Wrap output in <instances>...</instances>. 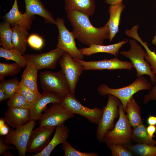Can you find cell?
I'll return each instance as SVG.
<instances>
[{
    "label": "cell",
    "mask_w": 156,
    "mask_h": 156,
    "mask_svg": "<svg viewBox=\"0 0 156 156\" xmlns=\"http://www.w3.org/2000/svg\"><path fill=\"white\" fill-rule=\"evenodd\" d=\"M107 105L103 108L102 118L98 125L96 132L97 139L100 142H103L105 134L114 127V121L119 116L118 106L121 103L115 96L108 94Z\"/></svg>",
    "instance_id": "cell-5"
},
{
    "label": "cell",
    "mask_w": 156,
    "mask_h": 156,
    "mask_svg": "<svg viewBox=\"0 0 156 156\" xmlns=\"http://www.w3.org/2000/svg\"><path fill=\"white\" fill-rule=\"evenodd\" d=\"M155 101H156V100Z\"/></svg>",
    "instance_id": "cell-49"
},
{
    "label": "cell",
    "mask_w": 156,
    "mask_h": 156,
    "mask_svg": "<svg viewBox=\"0 0 156 156\" xmlns=\"http://www.w3.org/2000/svg\"><path fill=\"white\" fill-rule=\"evenodd\" d=\"M126 112L127 118L133 128L143 124L140 107L133 96L127 104Z\"/></svg>",
    "instance_id": "cell-24"
},
{
    "label": "cell",
    "mask_w": 156,
    "mask_h": 156,
    "mask_svg": "<svg viewBox=\"0 0 156 156\" xmlns=\"http://www.w3.org/2000/svg\"><path fill=\"white\" fill-rule=\"evenodd\" d=\"M73 59L81 65L83 70H131L133 67L131 62L122 61L116 57L110 59H105L89 61H84L82 59Z\"/></svg>",
    "instance_id": "cell-13"
},
{
    "label": "cell",
    "mask_w": 156,
    "mask_h": 156,
    "mask_svg": "<svg viewBox=\"0 0 156 156\" xmlns=\"http://www.w3.org/2000/svg\"><path fill=\"white\" fill-rule=\"evenodd\" d=\"M123 0H105V3L110 5H116L122 2Z\"/></svg>",
    "instance_id": "cell-43"
},
{
    "label": "cell",
    "mask_w": 156,
    "mask_h": 156,
    "mask_svg": "<svg viewBox=\"0 0 156 156\" xmlns=\"http://www.w3.org/2000/svg\"><path fill=\"white\" fill-rule=\"evenodd\" d=\"M64 52L56 48L50 51L38 54H24L27 65L32 66L38 71L44 69H55Z\"/></svg>",
    "instance_id": "cell-12"
},
{
    "label": "cell",
    "mask_w": 156,
    "mask_h": 156,
    "mask_svg": "<svg viewBox=\"0 0 156 156\" xmlns=\"http://www.w3.org/2000/svg\"><path fill=\"white\" fill-rule=\"evenodd\" d=\"M112 156H133V153L124 146L120 144H106Z\"/></svg>",
    "instance_id": "cell-36"
},
{
    "label": "cell",
    "mask_w": 156,
    "mask_h": 156,
    "mask_svg": "<svg viewBox=\"0 0 156 156\" xmlns=\"http://www.w3.org/2000/svg\"><path fill=\"white\" fill-rule=\"evenodd\" d=\"M35 121L30 120L25 125L11 130L3 139L4 142L7 144L14 145L20 156H25L26 147L31 133L36 123Z\"/></svg>",
    "instance_id": "cell-9"
},
{
    "label": "cell",
    "mask_w": 156,
    "mask_h": 156,
    "mask_svg": "<svg viewBox=\"0 0 156 156\" xmlns=\"http://www.w3.org/2000/svg\"><path fill=\"white\" fill-rule=\"evenodd\" d=\"M38 71L33 66L27 65L22 75L21 81L31 90L39 93L37 84Z\"/></svg>",
    "instance_id": "cell-25"
},
{
    "label": "cell",
    "mask_w": 156,
    "mask_h": 156,
    "mask_svg": "<svg viewBox=\"0 0 156 156\" xmlns=\"http://www.w3.org/2000/svg\"><path fill=\"white\" fill-rule=\"evenodd\" d=\"M12 28L10 24L5 21L0 25V44L3 48L8 49H14L12 42Z\"/></svg>",
    "instance_id": "cell-29"
},
{
    "label": "cell",
    "mask_w": 156,
    "mask_h": 156,
    "mask_svg": "<svg viewBox=\"0 0 156 156\" xmlns=\"http://www.w3.org/2000/svg\"><path fill=\"white\" fill-rule=\"evenodd\" d=\"M60 103L74 114L83 116L90 123L97 125L102 118V109L96 107L90 108L83 105L77 100L75 94L70 92L62 97Z\"/></svg>",
    "instance_id": "cell-7"
},
{
    "label": "cell",
    "mask_w": 156,
    "mask_h": 156,
    "mask_svg": "<svg viewBox=\"0 0 156 156\" xmlns=\"http://www.w3.org/2000/svg\"></svg>",
    "instance_id": "cell-48"
},
{
    "label": "cell",
    "mask_w": 156,
    "mask_h": 156,
    "mask_svg": "<svg viewBox=\"0 0 156 156\" xmlns=\"http://www.w3.org/2000/svg\"><path fill=\"white\" fill-rule=\"evenodd\" d=\"M155 34L156 35V32H155Z\"/></svg>",
    "instance_id": "cell-47"
},
{
    "label": "cell",
    "mask_w": 156,
    "mask_h": 156,
    "mask_svg": "<svg viewBox=\"0 0 156 156\" xmlns=\"http://www.w3.org/2000/svg\"><path fill=\"white\" fill-rule=\"evenodd\" d=\"M62 148L64 152V156H99L95 152L84 153L80 151L73 147L70 144L66 141L62 144Z\"/></svg>",
    "instance_id": "cell-35"
},
{
    "label": "cell",
    "mask_w": 156,
    "mask_h": 156,
    "mask_svg": "<svg viewBox=\"0 0 156 156\" xmlns=\"http://www.w3.org/2000/svg\"><path fill=\"white\" fill-rule=\"evenodd\" d=\"M66 12L75 38L82 44L88 47L103 45L105 40L109 39V30L107 23L103 27H96L91 23L88 15L76 10Z\"/></svg>",
    "instance_id": "cell-1"
},
{
    "label": "cell",
    "mask_w": 156,
    "mask_h": 156,
    "mask_svg": "<svg viewBox=\"0 0 156 156\" xmlns=\"http://www.w3.org/2000/svg\"><path fill=\"white\" fill-rule=\"evenodd\" d=\"M16 92L22 95L30 104L36 101L41 95L40 92H35L26 86L21 81L19 82Z\"/></svg>",
    "instance_id": "cell-34"
},
{
    "label": "cell",
    "mask_w": 156,
    "mask_h": 156,
    "mask_svg": "<svg viewBox=\"0 0 156 156\" xmlns=\"http://www.w3.org/2000/svg\"><path fill=\"white\" fill-rule=\"evenodd\" d=\"M24 1L25 4V13L32 16L39 15L44 18L46 23L55 25L56 20L40 0Z\"/></svg>",
    "instance_id": "cell-18"
},
{
    "label": "cell",
    "mask_w": 156,
    "mask_h": 156,
    "mask_svg": "<svg viewBox=\"0 0 156 156\" xmlns=\"http://www.w3.org/2000/svg\"><path fill=\"white\" fill-rule=\"evenodd\" d=\"M147 122L149 125H156V116L150 115L147 120Z\"/></svg>",
    "instance_id": "cell-42"
},
{
    "label": "cell",
    "mask_w": 156,
    "mask_h": 156,
    "mask_svg": "<svg viewBox=\"0 0 156 156\" xmlns=\"http://www.w3.org/2000/svg\"><path fill=\"white\" fill-rule=\"evenodd\" d=\"M8 99V98L6 94L3 90L0 88V102L4 101Z\"/></svg>",
    "instance_id": "cell-44"
},
{
    "label": "cell",
    "mask_w": 156,
    "mask_h": 156,
    "mask_svg": "<svg viewBox=\"0 0 156 156\" xmlns=\"http://www.w3.org/2000/svg\"><path fill=\"white\" fill-rule=\"evenodd\" d=\"M62 98L61 96L55 93L43 91L36 101L30 104L29 110L31 120L35 121L39 120L43 114L42 112L48 104L60 103Z\"/></svg>",
    "instance_id": "cell-15"
},
{
    "label": "cell",
    "mask_w": 156,
    "mask_h": 156,
    "mask_svg": "<svg viewBox=\"0 0 156 156\" xmlns=\"http://www.w3.org/2000/svg\"><path fill=\"white\" fill-rule=\"evenodd\" d=\"M18 49H5L3 47H0V57L5 58L7 60L13 61L19 64L21 68L26 67L27 60L25 57Z\"/></svg>",
    "instance_id": "cell-27"
},
{
    "label": "cell",
    "mask_w": 156,
    "mask_h": 156,
    "mask_svg": "<svg viewBox=\"0 0 156 156\" xmlns=\"http://www.w3.org/2000/svg\"><path fill=\"white\" fill-rule=\"evenodd\" d=\"M146 131L149 137L153 139L155 137L154 135L156 131V127L155 125H149L146 127Z\"/></svg>",
    "instance_id": "cell-41"
},
{
    "label": "cell",
    "mask_w": 156,
    "mask_h": 156,
    "mask_svg": "<svg viewBox=\"0 0 156 156\" xmlns=\"http://www.w3.org/2000/svg\"><path fill=\"white\" fill-rule=\"evenodd\" d=\"M8 107L20 108L29 109L30 104L22 95L17 92L9 99L7 102Z\"/></svg>",
    "instance_id": "cell-33"
},
{
    "label": "cell",
    "mask_w": 156,
    "mask_h": 156,
    "mask_svg": "<svg viewBox=\"0 0 156 156\" xmlns=\"http://www.w3.org/2000/svg\"><path fill=\"white\" fill-rule=\"evenodd\" d=\"M133 38L139 42L145 48L146 51L145 58L146 61L150 64L153 72L156 74V53L155 51H152L149 49L147 42L143 41L138 33H135L133 35Z\"/></svg>",
    "instance_id": "cell-30"
},
{
    "label": "cell",
    "mask_w": 156,
    "mask_h": 156,
    "mask_svg": "<svg viewBox=\"0 0 156 156\" xmlns=\"http://www.w3.org/2000/svg\"><path fill=\"white\" fill-rule=\"evenodd\" d=\"M130 49L127 51H121L120 53L124 56L129 59L133 67L136 71L137 77L144 75L149 76L153 85L156 82V75L152 72L149 64L144 59L146 51L142 49L135 39L129 40Z\"/></svg>",
    "instance_id": "cell-4"
},
{
    "label": "cell",
    "mask_w": 156,
    "mask_h": 156,
    "mask_svg": "<svg viewBox=\"0 0 156 156\" xmlns=\"http://www.w3.org/2000/svg\"><path fill=\"white\" fill-rule=\"evenodd\" d=\"M5 122L4 118H1L0 119V135L1 136L7 135L11 130L9 125Z\"/></svg>",
    "instance_id": "cell-39"
},
{
    "label": "cell",
    "mask_w": 156,
    "mask_h": 156,
    "mask_svg": "<svg viewBox=\"0 0 156 156\" xmlns=\"http://www.w3.org/2000/svg\"><path fill=\"white\" fill-rule=\"evenodd\" d=\"M21 68L16 62L9 64L0 62V79L4 78L5 77L13 76L18 74Z\"/></svg>",
    "instance_id": "cell-31"
},
{
    "label": "cell",
    "mask_w": 156,
    "mask_h": 156,
    "mask_svg": "<svg viewBox=\"0 0 156 156\" xmlns=\"http://www.w3.org/2000/svg\"><path fill=\"white\" fill-rule=\"evenodd\" d=\"M12 42L14 48L18 49L24 54L27 49L29 33L27 30L19 25L12 28Z\"/></svg>",
    "instance_id": "cell-23"
},
{
    "label": "cell",
    "mask_w": 156,
    "mask_h": 156,
    "mask_svg": "<svg viewBox=\"0 0 156 156\" xmlns=\"http://www.w3.org/2000/svg\"><path fill=\"white\" fill-rule=\"evenodd\" d=\"M131 138L136 143L156 145V141L151 138L146 131V127L143 124L133 128Z\"/></svg>",
    "instance_id": "cell-26"
},
{
    "label": "cell",
    "mask_w": 156,
    "mask_h": 156,
    "mask_svg": "<svg viewBox=\"0 0 156 156\" xmlns=\"http://www.w3.org/2000/svg\"><path fill=\"white\" fill-rule=\"evenodd\" d=\"M0 80V88L3 90L9 99L16 92L19 82L16 77L7 80L3 78Z\"/></svg>",
    "instance_id": "cell-32"
},
{
    "label": "cell",
    "mask_w": 156,
    "mask_h": 156,
    "mask_svg": "<svg viewBox=\"0 0 156 156\" xmlns=\"http://www.w3.org/2000/svg\"><path fill=\"white\" fill-rule=\"evenodd\" d=\"M40 86L43 91H50L62 97L70 92L69 85L61 69L57 72L42 71L39 75Z\"/></svg>",
    "instance_id": "cell-6"
},
{
    "label": "cell",
    "mask_w": 156,
    "mask_h": 156,
    "mask_svg": "<svg viewBox=\"0 0 156 156\" xmlns=\"http://www.w3.org/2000/svg\"><path fill=\"white\" fill-rule=\"evenodd\" d=\"M34 16L28 15L25 12L22 14L19 10L17 0H14L10 11L3 16L5 21L12 26L19 25L27 30L31 28Z\"/></svg>",
    "instance_id": "cell-16"
},
{
    "label": "cell",
    "mask_w": 156,
    "mask_h": 156,
    "mask_svg": "<svg viewBox=\"0 0 156 156\" xmlns=\"http://www.w3.org/2000/svg\"><path fill=\"white\" fill-rule=\"evenodd\" d=\"M27 42L31 48L38 50L41 49L44 44L42 38L39 35L35 34H32L28 36Z\"/></svg>",
    "instance_id": "cell-37"
},
{
    "label": "cell",
    "mask_w": 156,
    "mask_h": 156,
    "mask_svg": "<svg viewBox=\"0 0 156 156\" xmlns=\"http://www.w3.org/2000/svg\"><path fill=\"white\" fill-rule=\"evenodd\" d=\"M74 116V114L60 103H54L42 114L39 120V126L56 127Z\"/></svg>",
    "instance_id": "cell-10"
},
{
    "label": "cell",
    "mask_w": 156,
    "mask_h": 156,
    "mask_svg": "<svg viewBox=\"0 0 156 156\" xmlns=\"http://www.w3.org/2000/svg\"><path fill=\"white\" fill-rule=\"evenodd\" d=\"M4 119L7 124L13 128L24 125L31 120L29 109L8 107Z\"/></svg>",
    "instance_id": "cell-17"
},
{
    "label": "cell",
    "mask_w": 156,
    "mask_h": 156,
    "mask_svg": "<svg viewBox=\"0 0 156 156\" xmlns=\"http://www.w3.org/2000/svg\"><path fill=\"white\" fill-rule=\"evenodd\" d=\"M3 154L5 156H13V155L10 152H5Z\"/></svg>",
    "instance_id": "cell-46"
},
{
    "label": "cell",
    "mask_w": 156,
    "mask_h": 156,
    "mask_svg": "<svg viewBox=\"0 0 156 156\" xmlns=\"http://www.w3.org/2000/svg\"><path fill=\"white\" fill-rule=\"evenodd\" d=\"M125 7L123 2L116 5L109 6L108 11L109 18L106 23L109 32V40L111 42L119 31L121 14Z\"/></svg>",
    "instance_id": "cell-20"
},
{
    "label": "cell",
    "mask_w": 156,
    "mask_h": 156,
    "mask_svg": "<svg viewBox=\"0 0 156 156\" xmlns=\"http://www.w3.org/2000/svg\"><path fill=\"white\" fill-rule=\"evenodd\" d=\"M153 87L152 83L144 77L142 76L137 77L132 83L125 87L112 88L107 84H103L99 86L97 90L101 95L111 94L117 98L120 101L126 112L127 104L134 94L142 90L150 91Z\"/></svg>",
    "instance_id": "cell-2"
},
{
    "label": "cell",
    "mask_w": 156,
    "mask_h": 156,
    "mask_svg": "<svg viewBox=\"0 0 156 156\" xmlns=\"http://www.w3.org/2000/svg\"><path fill=\"white\" fill-rule=\"evenodd\" d=\"M66 11L76 10L93 15L95 9V0H64Z\"/></svg>",
    "instance_id": "cell-22"
},
{
    "label": "cell",
    "mask_w": 156,
    "mask_h": 156,
    "mask_svg": "<svg viewBox=\"0 0 156 156\" xmlns=\"http://www.w3.org/2000/svg\"><path fill=\"white\" fill-rule=\"evenodd\" d=\"M152 43L154 45L156 46V36H155L152 40Z\"/></svg>",
    "instance_id": "cell-45"
},
{
    "label": "cell",
    "mask_w": 156,
    "mask_h": 156,
    "mask_svg": "<svg viewBox=\"0 0 156 156\" xmlns=\"http://www.w3.org/2000/svg\"><path fill=\"white\" fill-rule=\"evenodd\" d=\"M58 63L69 85L70 92L75 94L77 84L83 70L82 66L66 52H64Z\"/></svg>",
    "instance_id": "cell-11"
},
{
    "label": "cell",
    "mask_w": 156,
    "mask_h": 156,
    "mask_svg": "<svg viewBox=\"0 0 156 156\" xmlns=\"http://www.w3.org/2000/svg\"><path fill=\"white\" fill-rule=\"evenodd\" d=\"M133 154L139 156H156V146L151 144L136 143L124 146Z\"/></svg>",
    "instance_id": "cell-28"
},
{
    "label": "cell",
    "mask_w": 156,
    "mask_h": 156,
    "mask_svg": "<svg viewBox=\"0 0 156 156\" xmlns=\"http://www.w3.org/2000/svg\"><path fill=\"white\" fill-rule=\"evenodd\" d=\"M70 133L68 127L64 124L56 127L53 138L47 145L39 153L29 155L31 156H49L58 144L67 141Z\"/></svg>",
    "instance_id": "cell-19"
},
{
    "label": "cell",
    "mask_w": 156,
    "mask_h": 156,
    "mask_svg": "<svg viewBox=\"0 0 156 156\" xmlns=\"http://www.w3.org/2000/svg\"><path fill=\"white\" fill-rule=\"evenodd\" d=\"M128 39H125L113 44L104 45L93 44L88 47L79 49L83 55L89 56L100 53H109L117 56L121 48L128 42Z\"/></svg>",
    "instance_id": "cell-21"
},
{
    "label": "cell",
    "mask_w": 156,
    "mask_h": 156,
    "mask_svg": "<svg viewBox=\"0 0 156 156\" xmlns=\"http://www.w3.org/2000/svg\"><path fill=\"white\" fill-rule=\"evenodd\" d=\"M118 108L119 115L118 120L114 128L105 134L103 142L124 146L131 144L132 128L121 103L119 105Z\"/></svg>",
    "instance_id": "cell-3"
},
{
    "label": "cell",
    "mask_w": 156,
    "mask_h": 156,
    "mask_svg": "<svg viewBox=\"0 0 156 156\" xmlns=\"http://www.w3.org/2000/svg\"><path fill=\"white\" fill-rule=\"evenodd\" d=\"M5 143L3 141V139L2 136L0 139V155L3 154L7 150L16 149L10 146Z\"/></svg>",
    "instance_id": "cell-40"
},
{
    "label": "cell",
    "mask_w": 156,
    "mask_h": 156,
    "mask_svg": "<svg viewBox=\"0 0 156 156\" xmlns=\"http://www.w3.org/2000/svg\"><path fill=\"white\" fill-rule=\"evenodd\" d=\"M55 127L40 126L33 130L26 147V151L34 154L39 153L47 145Z\"/></svg>",
    "instance_id": "cell-14"
},
{
    "label": "cell",
    "mask_w": 156,
    "mask_h": 156,
    "mask_svg": "<svg viewBox=\"0 0 156 156\" xmlns=\"http://www.w3.org/2000/svg\"><path fill=\"white\" fill-rule=\"evenodd\" d=\"M154 100H156V82L150 92L144 96L143 103L146 104Z\"/></svg>",
    "instance_id": "cell-38"
},
{
    "label": "cell",
    "mask_w": 156,
    "mask_h": 156,
    "mask_svg": "<svg viewBox=\"0 0 156 156\" xmlns=\"http://www.w3.org/2000/svg\"><path fill=\"white\" fill-rule=\"evenodd\" d=\"M55 25L59 32L56 48L68 53L73 58L83 59L84 55L77 48L75 38L73 32L70 31L65 26L64 19L57 17L56 19Z\"/></svg>",
    "instance_id": "cell-8"
}]
</instances>
